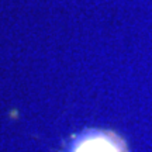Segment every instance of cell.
<instances>
[{
    "mask_svg": "<svg viewBox=\"0 0 152 152\" xmlns=\"http://www.w3.org/2000/svg\"><path fill=\"white\" fill-rule=\"evenodd\" d=\"M72 152H125L123 142L113 134L93 131L82 135L72 148Z\"/></svg>",
    "mask_w": 152,
    "mask_h": 152,
    "instance_id": "cell-1",
    "label": "cell"
}]
</instances>
